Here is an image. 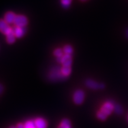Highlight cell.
Masks as SVG:
<instances>
[{"label": "cell", "mask_w": 128, "mask_h": 128, "mask_svg": "<svg viewBox=\"0 0 128 128\" xmlns=\"http://www.w3.org/2000/svg\"><path fill=\"white\" fill-rule=\"evenodd\" d=\"M86 84L87 87L92 90L104 89L105 88V85L103 83H98L92 80L88 79L86 81Z\"/></svg>", "instance_id": "obj_4"}, {"label": "cell", "mask_w": 128, "mask_h": 128, "mask_svg": "<svg viewBox=\"0 0 128 128\" xmlns=\"http://www.w3.org/2000/svg\"><path fill=\"white\" fill-rule=\"evenodd\" d=\"M0 32L7 36L12 32V28L10 27L8 24L4 20L0 19Z\"/></svg>", "instance_id": "obj_5"}, {"label": "cell", "mask_w": 128, "mask_h": 128, "mask_svg": "<svg viewBox=\"0 0 128 128\" xmlns=\"http://www.w3.org/2000/svg\"><path fill=\"white\" fill-rule=\"evenodd\" d=\"M28 19L26 17L23 15L16 16L14 23L16 26L20 27V28H24L28 24Z\"/></svg>", "instance_id": "obj_2"}, {"label": "cell", "mask_w": 128, "mask_h": 128, "mask_svg": "<svg viewBox=\"0 0 128 128\" xmlns=\"http://www.w3.org/2000/svg\"><path fill=\"white\" fill-rule=\"evenodd\" d=\"M114 106L112 102H106L102 106L100 111L97 112V118L102 120H104L106 119L107 117L111 114L112 112L114 110Z\"/></svg>", "instance_id": "obj_1"}, {"label": "cell", "mask_w": 128, "mask_h": 128, "mask_svg": "<svg viewBox=\"0 0 128 128\" xmlns=\"http://www.w3.org/2000/svg\"><path fill=\"white\" fill-rule=\"evenodd\" d=\"M124 36H125L126 39L128 40V28H126L125 31H124Z\"/></svg>", "instance_id": "obj_18"}, {"label": "cell", "mask_w": 128, "mask_h": 128, "mask_svg": "<svg viewBox=\"0 0 128 128\" xmlns=\"http://www.w3.org/2000/svg\"><path fill=\"white\" fill-rule=\"evenodd\" d=\"M54 54L57 58L62 57V55H63V52H62V49H60V48H58V49L55 50Z\"/></svg>", "instance_id": "obj_15"}, {"label": "cell", "mask_w": 128, "mask_h": 128, "mask_svg": "<svg viewBox=\"0 0 128 128\" xmlns=\"http://www.w3.org/2000/svg\"><path fill=\"white\" fill-rule=\"evenodd\" d=\"M64 51L66 55H71L73 52V49L71 45H66L64 48Z\"/></svg>", "instance_id": "obj_13"}, {"label": "cell", "mask_w": 128, "mask_h": 128, "mask_svg": "<svg viewBox=\"0 0 128 128\" xmlns=\"http://www.w3.org/2000/svg\"><path fill=\"white\" fill-rule=\"evenodd\" d=\"M25 128H37L33 121L28 120L24 124Z\"/></svg>", "instance_id": "obj_14"}, {"label": "cell", "mask_w": 128, "mask_h": 128, "mask_svg": "<svg viewBox=\"0 0 128 128\" xmlns=\"http://www.w3.org/2000/svg\"><path fill=\"white\" fill-rule=\"evenodd\" d=\"M16 40V36H14L13 32H12L10 34L7 35V42L8 44H12Z\"/></svg>", "instance_id": "obj_12"}, {"label": "cell", "mask_w": 128, "mask_h": 128, "mask_svg": "<svg viewBox=\"0 0 128 128\" xmlns=\"http://www.w3.org/2000/svg\"><path fill=\"white\" fill-rule=\"evenodd\" d=\"M12 32H13L14 36L17 38H22L25 33L24 28H20V27L17 26H15L12 28Z\"/></svg>", "instance_id": "obj_6"}, {"label": "cell", "mask_w": 128, "mask_h": 128, "mask_svg": "<svg viewBox=\"0 0 128 128\" xmlns=\"http://www.w3.org/2000/svg\"><path fill=\"white\" fill-rule=\"evenodd\" d=\"M62 74L64 76H68L71 72V66H63L61 68Z\"/></svg>", "instance_id": "obj_10"}, {"label": "cell", "mask_w": 128, "mask_h": 128, "mask_svg": "<svg viewBox=\"0 0 128 128\" xmlns=\"http://www.w3.org/2000/svg\"><path fill=\"white\" fill-rule=\"evenodd\" d=\"M85 97V93L82 90H78L74 92L73 99L74 103L76 104H81L84 102Z\"/></svg>", "instance_id": "obj_3"}, {"label": "cell", "mask_w": 128, "mask_h": 128, "mask_svg": "<svg viewBox=\"0 0 128 128\" xmlns=\"http://www.w3.org/2000/svg\"><path fill=\"white\" fill-rule=\"evenodd\" d=\"M35 125L37 128H46L47 123L46 120L42 118H37L34 121Z\"/></svg>", "instance_id": "obj_8"}, {"label": "cell", "mask_w": 128, "mask_h": 128, "mask_svg": "<svg viewBox=\"0 0 128 128\" xmlns=\"http://www.w3.org/2000/svg\"><path fill=\"white\" fill-rule=\"evenodd\" d=\"M114 112L117 113V114H121L123 112L122 108L120 106H119L118 104H116L114 106Z\"/></svg>", "instance_id": "obj_17"}, {"label": "cell", "mask_w": 128, "mask_h": 128, "mask_svg": "<svg viewBox=\"0 0 128 128\" xmlns=\"http://www.w3.org/2000/svg\"><path fill=\"white\" fill-rule=\"evenodd\" d=\"M61 63L62 66H71L72 64V58L71 55L65 54L64 56H62Z\"/></svg>", "instance_id": "obj_9"}, {"label": "cell", "mask_w": 128, "mask_h": 128, "mask_svg": "<svg viewBox=\"0 0 128 128\" xmlns=\"http://www.w3.org/2000/svg\"><path fill=\"white\" fill-rule=\"evenodd\" d=\"M4 91V87L1 84H0V94H1Z\"/></svg>", "instance_id": "obj_20"}, {"label": "cell", "mask_w": 128, "mask_h": 128, "mask_svg": "<svg viewBox=\"0 0 128 128\" xmlns=\"http://www.w3.org/2000/svg\"><path fill=\"white\" fill-rule=\"evenodd\" d=\"M58 128H71V122L68 119H65L62 120Z\"/></svg>", "instance_id": "obj_11"}, {"label": "cell", "mask_w": 128, "mask_h": 128, "mask_svg": "<svg viewBox=\"0 0 128 128\" xmlns=\"http://www.w3.org/2000/svg\"><path fill=\"white\" fill-rule=\"evenodd\" d=\"M17 128H25L24 125V124H17Z\"/></svg>", "instance_id": "obj_19"}, {"label": "cell", "mask_w": 128, "mask_h": 128, "mask_svg": "<svg viewBox=\"0 0 128 128\" xmlns=\"http://www.w3.org/2000/svg\"><path fill=\"white\" fill-rule=\"evenodd\" d=\"M81 1H82V2H85V1H87V0H80Z\"/></svg>", "instance_id": "obj_22"}, {"label": "cell", "mask_w": 128, "mask_h": 128, "mask_svg": "<svg viewBox=\"0 0 128 128\" xmlns=\"http://www.w3.org/2000/svg\"><path fill=\"white\" fill-rule=\"evenodd\" d=\"M16 17V15L13 12H6L4 16V20L8 24H12L14 23V20Z\"/></svg>", "instance_id": "obj_7"}, {"label": "cell", "mask_w": 128, "mask_h": 128, "mask_svg": "<svg viewBox=\"0 0 128 128\" xmlns=\"http://www.w3.org/2000/svg\"><path fill=\"white\" fill-rule=\"evenodd\" d=\"M72 0H61V4L64 7L68 8L71 4Z\"/></svg>", "instance_id": "obj_16"}, {"label": "cell", "mask_w": 128, "mask_h": 128, "mask_svg": "<svg viewBox=\"0 0 128 128\" xmlns=\"http://www.w3.org/2000/svg\"><path fill=\"white\" fill-rule=\"evenodd\" d=\"M10 128H17L15 127L14 126H10Z\"/></svg>", "instance_id": "obj_21"}]
</instances>
